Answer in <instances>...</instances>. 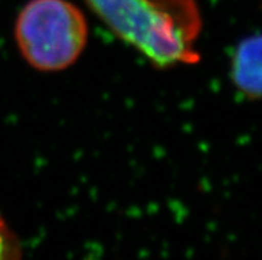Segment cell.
I'll return each mask as SVG.
<instances>
[{
  "label": "cell",
  "instance_id": "6da1fadb",
  "mask_svg": "<svg viewBox=\"0 0 262 260\" xmlns=\"http://www.w3.org/2000/svg\"><path fill=\"white\" fill-rule=\"evenodd\" d=\"M119 39L157 68L196 64L203 30L194 0H85Z\"/></svg>",
  "mask_w": 262,
  "mask_h": 260
},
{
  "label": "cell",
  "instance_id": "7a4b0ae2",
  "mask_svg": "<svg viewBox=\"0 0 262 260\" xmlns=\"http://www.w3.org/2000/svg\"><path fill=\"white\" fill-rule=\"evenodd\" d=\"M17 50L33 69L60 72L76 63L88 41V23L70 0H30L15 21Z\"/></svg>",
  "mask_w": 262,
  "mask_h": 260
},
{
  "label": "cell",
  "instance_id": "3957f363",
  "mask_svg": "<svg viewBox=\"0 0 262 260\" xmlns=\"http://www.w3.org/2000/svg\"><path fill=\"white\" fill-rule=\"evenodd\" d=\"M232 80L249 99H262V35L246 37L232 59Z\"/></svg>",
  "mask_w": 262,
  "mask_h": 260
},
{
  "label": "cell",
  "instance_id": "277c9868",
  "mask_svg": "<svg viewBox=\"0 0 262 260\" xmlns=\"http://www.w3.org/2000/svg\"><path fill=\"white\" fill-rule=\"evenodd\" d=\"M23 254V247L19 238L13 234L4 219L0 217V260L20 259Z\"/></svg>",
  "mask_w": 262,
  "mask_h": 260
}]
</instances>
